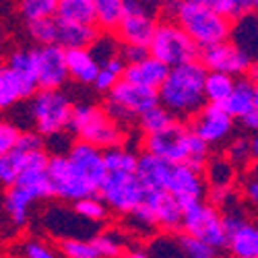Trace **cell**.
I'll use <instances>...</instances> for the list:
<instances>
[{
  "label": "cell",
  "mask_w": 258,
  "mask_h": 258,
  "mask_svg": "<svg viewBox=\"0 0 258 258\" xmlns=\"http://www.w3.org/2000/svg\"><path fill=\"white\" fill-rule=\"evenodd\" d=\"M89 242H91V244H93V248L97 250L99 258H118V256H124L126 235H124V233H120L118 229L95 233Z\"/></svg>",
  "instance_id": "30"
},
{
  "label": "cell",
  "mask_w": 258,
  "mask_h": 258,
  "mask_svg": "<svg viewBox=\"0 0 258 258\" xmlns=\"http://www.w3.org/2000/svg\"><path fill=\"white\" fill-rule=\"evenodd\" d=\"M176 242H178L184 258H217V250H213L211 246L203 244L201 240L190 238V235H186V233L178 235Z\"/></svg>",
  "instance_id": "39"
},
{
  "label": "cell",
  "mask_w": 258,
  "mask_h": 258,
  "mask_svg": "<svg viewBox=\"0 0 258 258\" xmlns=\"http://www.w3.org/2000/svg\"><path fill=\"white\" fill-rule=\"evenodd\" d=\"M48 151H35V153H27L25 155V163L23 169L15 182V186L27 190L35 201H44V199H52V186H50V178H48Z\"/></svg>",
  "instance_id": "16"
},
{
  "label": "cell",
  "mask_w": 258,
  "mask_h": 258,
  "mask_svg": "<svg viewBox=\"0 0 258 258\" xmlns=\"http://www.w3.org/2000/svg\"><path fill=\"white\" fill-rule=\"evenodd\" d=\"M73 101L62 91H37L29 103V116L35 133L44 139L56 137L69 128Z\"/></svg>",
  "instance_id": "6"
},
{
  "label": "cell",
  "mask_w": 258,
  "mask_h": 258,
  "mask_svg": "<svg viewBox=\"0 0 258 258\" xmlns=\"http://www.w3.org/2000/svg\"><path fill=\"white\" fill-rule=\"evenodd\" d=\"M242 195H244V199L254 209H258V180L256 178H250V176L244 178V182H242Z\"/></svg>",
  "instance_id": "51"
},
{
  "label": "cell",
  "mask_w": 258,
  "mask_h": 258,
  "mask_svg": "<svg viewBox=\"0 0 258 258\" xmlns=\"http://www.w3.org/2000/svg\"><path fill=\"white\" fill-rule=\"evenodd\" d=\"M37 93L33 62L29 52L17 50L7 58L5 75L0 79V110H11L19 101L31 99Z\"/></svg>",
  "instance_id": "5"
},
{
  "label": "cell",
  "mask_w": 258,
  "mask_h": 258,
  "mask_svg": "<svg viewBox=\"0 0 258 258\" xmlns=\"http://www.w3.org/2000/svg\"><path fill=\"white\" fill-rule=\"evenodd\" d=\"M209 7L219 17L231 21V23L235 19H242V17L258 11L256 0H209Z\"/></svg>",
  "instance_id": "33"
},
{
  "label": "cell",
  "mask_w": 258,
  "mask_h": 258,
  "mask_svg": "<svg viewBox=\"0 0 258 258\" xmlns=\"http://www.w3.org/2000/svg\"><path fill=\"white\" fill-rule=\"evenodd\" d=\"M149 258H184L178 242L169 240V238H159L153 240L151 246H149Z\"/></svg>",
  "instance_id": "43"
},
{
  "label": "cell",
  "mask_w": 258,
  "mask_h": 258,
  "mask_svg": "<svg viewBox=\"0 0 258 258\" xmlns=\"http://www.w3.org/2000/svg\"><path fill=\"white\" fill-rule=\"evenodd\" d=\"M19 135H21V128L15 122H9V120L0 118V157H5L7 153L13 151Z\"/></svg>",
  "instance_id": "44"
},
{
  "label": "cell",
  "mask_w": 258,
  "mask_h": 258,
  "mask_svg": "<svg viewBox=\"0 0 258 258\" xmlns=\"http://www.w3.org/2000/svg\"><path fill=\"white\" fill-rule=\"evenodd\" d=\"M124 13H122V0H95V27L110 33L116 31L120 25Z\"/></svg>",
  "instance_id": "29"
},
{
  "label": "cell",
  "mask_w": 258,
  "mask_h": 258,
  "mask_svg": "<svg viewBox=\"0 0 258 258\" xmlns=\"http://www.w3.org/2000/svg\"><path fill=\"white\" fill-rule=\"evenodd\" d=\"M199 54L201 50L197 44L184 33L176 21H157L151 44H149V56L163 62L167 69H174L199 60Z\"/></svg>",
  "instance_id": "4"
},
{
  "label": "cell",
  "mask_w": 258,
  "mask_h": 258,
  "mask_svg": "<svg viewBox=\"0 0 258 258\" xmlns=\"http://www.w3.org/2000/svg\"><path fill=\"white\" fill-rule=\"evenodd\" d=\"M73 211H75V215H79L83 221H87L91 225L103 223V221H107V217H110V209L105 207V203L97 195L73 203Z\"/></svg>",
  "instance_id": "32"
},
{
  "label": "cell",
  "mask_w": 258,
  "mask_h": 258,
  "mask_svg": "<svg viewBox=\"0 0 258 258\" xmlns=\"http://www.w3.org/2000/svg\"><path fill=\"white\" fill-rule=\"evenodd\" d=\"M246 79L250 81V83H258V60H252V64H250V69H248V73H246Z\"/></svg>",
  "instance_id": "54"
},
{
  "label": "cell",
  "mask_w": 258,
  "mask_h": 258,
  "mask_svg": "<svg viewBox=\"0 0 258 258\" xmlns=\"http://www.w3.org/2000/svg\"><path fill=\"white\" fill-rule=\"evenodd\" d=\"M67 131L75 141L87 143L99 151H107L112 147L124 143V131L114 120L107 118L103 107L95 103H77L73 105V114Z\"/></svg>",
  "instance_id": "3"
},
{
  "label": "cell",
  "mask_w": 258,
  "mask_h": 258,
  "mask_svg": "<svg viewBox=\"0 0 258 258\" xmlns=\"http://www.w3.org/2000/svg\"><path fill=\"white\" fill-rule=\"evenodd\" d=\"M60 248L67 258H99L97 250L89 240H62Z\"/></svg>",
  "instance_id": "42"
},
{
  "label": "cell",
  "mask_w": 258,
  "mask_h": 258,
  "mask_svg": "<svg viewBox=\"0 0 258 258\" xmlns=\"http://www.w3.org/2000/svg\"><path fill=\"white\" fill-rule=\"evenodd\" d=\"M186 235L195 240H201L203 244L211 246L213 250H223L227 248V235L221 225V213L207 201L190 207L182 215V227Z\"/></svg>",
  "instance_id": "9"
},
{
  "label": "cell",
  "mask_w": 258,
  "mask_h": 258,
  "mask_svg": "<svg viewBox=\"0 0 258 258\" xmlns=\"http://www.w3.org/2000/svg\"><path fill=\"white\" fill-rule=\"evenodd\" d=\"M37 203L27 190L19 188V186H11L7 188L5 192V199H3V205H5V211L9 215V219L13 221V225L17 227H23L29 219V209L31 205Z\"/></svg>",
  "instance_id": "26"
},
{
  "label": "cell",
  "mask_w": 258,
  "mask_h": 258,
  "mask_svg": "<svg viewBox=\"0 0 258 258\" xmlns=\"http://www.w3.org/2000/svg\"><path fill=\"white\" fill-rule=\"evenodd\" d=\"M219 107L233 122L244 120L248 114L254 112V83H250L246 77L235 79L231 93L219 103Z\"/></svg>",
  "instance_id": "21"
},
{
  "label": "cell",
  "mask_w": 258,
  "mask_h": 258,
  "mask_svg": "<svg viewBox=\"0 0 258 258\" xmlns=\"http://www.w3.org/2000/svg\"><path fill=\"white\" fill-rule=\"evenodd\" d=\"M3 75H5V67H0V79H3Z\"/></svg>",
  "instance_id": "57"
},
{
  "label": "cell",
  "mask_w": 258,
  "mask_h": 258,
  "mask_svg": "<svg viewBox=\"0 0 258 258\" xmlns=\"http://www.w3.org/2000/svg\"><path fill=\"white\" fill-rule=\"evenodd\" d=\"M161 11V5L157 3H141V0H122V13L135 15V17H153L157 19V13Z\"/></svg>",
  "instance_id": "46"
},
{
  "label": "cell",
  "mask_w": 258,
  "mask_h": 258,
  "mask_svg": "<svg viewBox=\"0 0 258 258\" xmlns=\"http://www.w3.org/2000/svg\"><path fill=\"white\" fill-rule=\"evenodd\" d=\"M126 219H128V223H131L135 229H139V231H151L155 227L153 215H151V211H149V207L145 203L141 207H137L131 215H126Z\"/></svg>",
  "instance_id": "47"
},
{
  "label": "cell",
  "mask_w": 258,
  "mask_h": 258,
  "mask_svg": "<svg viewBox=\"0 0 258 258\" xmlns=\"http://www.w3.org/2000/svg\"><path fill=\"white\" fill-rule=\"evenodd\" d=\"M48 178L52 186V195L60 201L77 203L81 199L97 195V188L71 163L67 155H50Z\"/></svg>",
  "instance_id": "8"
},
{
  "label": "cell",
  "mask_w": 258,
  "mask_h": 258,
  "mask_svg": "<svg viewBox=\"0 0 258 258\" xmlns=\"http://www.w3.org/2000/svg\"><path fill=\"white\" fill-rule=\"evenodd\" d=\"M161 190L167 192L182 211L203 203L207 197V184L203 174L190 169L184 163H167L161 178Z\"/></svg>",
  "instance_id": "10"
},
{
  "label": "cell",
  "mask_w": 258,
  "mask_h": 258,
  "mask_svg": "<svg viewBox=\"0 0 258 258\" xmlns=\"http://www.w3.org/2000/svg\"><path fill=\"white\" fill-rule=\"evenodd\" d=\"M58 21V19H56ZM99 37V29L95 25H73L58 21L56 46L67 50H89Z\"/></svg>",
  "instance_id": "22"
},
{
  "label": "cell",
  "mask_w": 258,
  "mask_h": 258,
  "mask_svg": "<svg viewBox=\"0 0 258 258\" xmlns=\"http://www.w3.org/2000/svg\"><path fill=\"white\" fill-rule=\"evenodd\" d=\"M225 159L235 169H246L252 163V159H250V141L246 137L233 139L225 149Z\"/></svg>",
  "instance_id": "38"
},
{
  "label": "cell",
  "mask_w": 258,
  "mask_h": 258,
  "mask_svg": "<svg viewBox=\"0 0 258 258\" xmlns=\"http://www.w3.org/2000/svg\"><path fill=\"white\" fill-rule=\"evenodd\" d=\"M219 213H221V225H223V231H225L227 238H229L233 231H238V229L248 221V217H246V213H244L240 201H235L233 205L225 207V209L219 211Z\"/></svg>",
  "instance_id": "40"
},
{
  "label": "cell",
  "mask_w": 258,
  "mask_h": 258,
  "mask_svg": "<svg viewBox=\"0 0 258 258\" xmlns=\"http://www.w3.org/2000/svg\"><path fill=\"white\" fill-rule=\"evenodd\" d=\"M118 81H120V77H116L114 73L105 71V69H99V73H97V77H95V81H93V87H95L99 93H110L112 87H114Z\"/></svg>",
  "instance_id": "50"
},
{
  "label": "cell",
  "mask_w": 258,
  "mask_h": 258,
  "mask_svg": "<svg viewBox=\"0 0 258 258\" xmlns=\"http://www.w3.org/2000/svg\"><path fill=\"white\" fill-rule=\"evenodd\" d=\"M120 58L124 60V64H139L149 56V48H141V46H120L118 50Z\"/></svg>",
  "instance_id": "49"
},
{
  "label": "cell",
  "mask_w": 258,
  "mask_h": 258,
  "mask_svg": "<svg viewBox=\"0 0 258 258\" xmlns=\"http://www.w3.org/2000/svg\"><path fill=\"white\" fill-rule=\"evenodd\" d=\"M233 120L221 110L219 105H213V103H207L203 110L195 116L190 118L188 122V131L199 137L209 149L215 147V145H221L225 143L231 133H233Z\"/></svg>",
  "instance_id": "14"
},
{
  "label": "cell",
  "mask_w": 258,
  "mask_h": 258,
  "mask_svg": "<svg viewBox=\"0 0 258 258\" xmlns=\"http://www.w3.org/2000/svg\"><path fill=\"white\" fill-rule=\"evenodd\" d=\"M23 163H25V155L19 153L17 149H13L5 157H0V186L5 188L15 186L21 169H23Z\"/></svg>",
  "instance_id": "36"
},
{
  "label": "cell",
  "mask_w": 258,
  "mask_h": 258,
  "mask_svg": "<svg viewBox=\"0 0 258 258\" xmlns=\"http://www.w3.org/2000/svg\"><path fill=\"white\" fill-rule=\"evenodd\" d=\"M118 50H120L118 39H114V37H110V35L97 37V41L89 48L91 56L95 58V62L99 64V67H103V64H105L107 60H112L114 56H118Z\"/></svg>",
  "instance_id": "41"
},
{
  "label": "cell",
  "mask_w": 258,
  "mask_h": 258,
  "mask_svg": "<svg viewBox=\"0 0 258 258\" xmlns=\"http://www.w3.org/2000/svg\"><path fill=\"white\" fill-rule=\"evenodd\" d=\"M23 256L25 258H56L52 248H48L46 244H41L37 240H27L23 244Z\"/></svg>",
  "instance_id": "48"
},
{
  "label": "cell",
  "mask_w": 258,
  "mask_h": 258,
  "mask_svg": "<svg viewBox=\"0 0 258 258\" xmlns=\"http://www.w3.org/2000/svg\"><path fill=\"white\" fill-rule=\"evenodd\" d=\"M188 137H190V131L186 128V124L176 120L169 128H165L163 133L145 137V141H143L145 153L159 157L167 163H186Z\"/></svg>",
  "instance_id": "13"
},
{
  "label": "cell",
  "mask_w": 258,
  "mask_h": 258,
  "mask_svg": "<svg viewBox=\"0 0 258 258\" xmlns=\"http://www.w3.org/2000/svg\"><path fill=\"white\" fill-rule=\"evenodd\" d=\"M149 211L153 215L155 227L163 229V231H178L182 227V215L184 211L180 209V205L171 199L167 192H145V201H143Z\"/></svg>",
  "instance_id": "18"
},
{
  "label": "cell",
  "mask_w": 258,
  "mask_h": 258,
  "mask_svg": "<svg viewBox=\"0 0 258 258\" xmlns=\"http://www.w3.org/2000/svg\"><path fill=\"white\" fill-rule=\"evenodd\" d=\"M99 69H105V71H110V73H114L116 77L122 79V73H124V69H126V64H124V60H122L120 54H118V56H114L112 60H107L103 67H99Z\"/></svg>",
  "instance_id": "52"
},
{
  "label": "cell",
  "mask_w": 258,
  "mask_h": 258,
  "mask_svg": "<svg viewBox=\"0 0 258 258\" xmlns=\"http://www.w3.org/2000/svg\"><path fill=\"white\" fill-rule=\"evenodd\" d=\"M107 101L120 105L122 110H126L135 120H139L145 112L153 110V107L159 105V95H157L155 89L141 87V85H135V83H128V81L120 79L112 87L110 95H107Z\"/></svg>",
  "instance_id": "15"
},
{
  "label": "cell",
  "mask_w": 258,
  "mask_h": 258,
  "mask_svg": "<svg viewBox=\"0 0 258 258\" xmlns=\"http://www.w3.org/2000/svg\"><path fill=\"white\" fill-rule=\"evenodd\" d=\"M37 91H60L69 81L67 58L58 46H41L29 50Z\"/></svg>",
  "instance_id": "11"
},
{
  "label": "cell",
  "mask_w": 258,
  "mask_h": 258,
  "mask_svg": "<svg viewBox=\"0 0 258 258\" xmlns=\"http://www.w3.org/2000/svg\"><path fill=\"white\" fill-rule=\"evenodd\" d=\"M137 122H139V131L145 133V137H151V135L163 133L165 128H169L176 122V118L171 116L167 110H163L161 105H157V107H153V110L145 112Z\"/></svg>",
  "instance_id": "34"
},
{
  "label": "cell",
  "mask_w": 258,
  "mask_h": 258,
  "mask_svg": "<svg viewBox=\"0 0 258 258\" xmlns=\"http://www.w3.org/2000/svg\"><path fill=\"white\" fill-rule=\"evenodd\" d=\"M31 39L37 44V48L41 46H56V35H58V21L56 17L52 19H41V21H33L27 25Z\"/></svg>",
  "instance_id": "37"
},
{
  "label": "cell",
  "mask_w": 258,
  "mask_h": 258,
  "mask_svg": "<svg viewBox=\"0 0 258 258\" xmlns=\"http://www.w3.org/2000/svg\"><path fill=\"white\" fill-rule=\"evenodd\" d=\"M199 56H201L199 62L205 67L207 73H221L231 79L246 77L252 64L250 54L238 44H231V41H223V44L201 50Z\"/></svg>",
  "instance_id": "12"
},
{
  "label": "cell",
  "mask_w": 258,
  "mask_h": 258,
  "mask_svg": "<svg viewBox=\"0 0 258 258\" xmlns=\"http://www.w3.org/2000/svg\"><path fill=\"white\" fill-rule=\"evenodd\" d=\"M254 110L258 112V83L254 85Z\"/></svg>",
  "instance_id": "56"
},
{
  "label": "cell",
  "mask_w": 258,
  "mask_h": 258,
  "mask_svg": "<svg viewBox=\"0 0 258 258\" xmlns=\"http://www.w3.org/2000/svg\"><path fill=\"white\" fill-rule=\"evenodd\" d=\"M169 69L165 67L163 62L147 56L143 62L139 64H128L122 73V79L128 81V83H135V85H141V87H149V89H159L165 77H167Z\"/></svg>",
  "instance_id": "20"
},
{
  "label": "cell",
  "mask_w": 258,
  "mask_h": 258,
  "mask_svg": "<svg viewBox=\"0 0 258 258\" xmlns=\"http://www.w3.org/2000/svg\"><path fill=\"white\" fill-rule=\"evenodd\" d=\"M233 83H235V79H231V77H227V75H221V73H207L205 83H203L205 101H207V103H213V105H219V103L231 93Z\"/></svg>",
  "instance_id": "31"
},
{
  "label": "cell",
  "mask_w": 258,
  "mask_h": 258,
  "mask_svg": "<svg viewBox=\"0 0 258 258\" xmlns=\"http://www.w3.org/2000/svg\"><path fill=\"white\" fill-rule=\"evenodd\" d=\"M174 17L176 23L195 41L199 50H207L211 46L229 41V35L233 31V23L215 13L209 7V0H184V3H178Z\"/></svg>",
  "instance_id": "2"
},
{
  "label": "cell",
  "mask_w": 258,
  "mask_h": 258,
  "mask_svg": "<svg viewBox=\"0 0 258 258\" xmlns=\"http://www.w3.org/2000/svg\"><path fill=\"white\" fill-rule=\"evenodd\" d=\"M157 25V19L153 17H135V15H124L120 25L116 27V35L122 46H141L149 48L151 37Z\"/></svg>",
  "instance_id": "19"
},
{
  "label": "cell",
  "mask_w": 258,
  "mask_h": 258,
  "mask_svg": "<svg viewBox=\"0 0 258 258\" xmlns=\"http://www.w3.org/2000/svg\"><path fill=\"white\" fill-rule=\"evenodd\" d=\"M124 258H149V254L145 250H128L124 254Z\"/></svg>",
  "instance_id": "55"
},
{
  "label": "cell",
  "mask_w": 258,
  "mask_h": 258,
  "mask_svg": "<svg viewBox=\"0 0 258 258\" xmlns=\"http://www.w3.org/2000/svg\"><path fill=\"white\" fill-rule=\"evenodd\" d=\"M137 155L139 153H135L133 149H128L126 145L107 149V151H103L105 171H116V174H135Z\"/></svg>",
  "instance_id": "28"
},
{
  "label": "cell",
  "mask_w": 258,
  "mask_h": 258,
  "mask_svg": "<svg viewBox=\"0 0 258 258\" xmlns=\"http://www.w3.org/2000/svg\"><path fill=\"white\" fill-rule=\"evenodd\" d=\"M227 250L233 258H258V221H246L227 238Z\"/></svg>",
  "instance_id": "24"
},
{
  "label": "cell",
  "mask_w": 258,
  "mask_h": 258,
  "mask_svg": "<svg viewBox=\"0 0 258 258\" xmlns=\"http://www.w3.org/2000/svg\"><path fill=\"white\" fill-rule=\"evenodd\" d=\"M67 157L71 159V163L81 171V174L87 178L95 188H99L101 180L105 178V165H103V151L99 149L87 145V143H81L75 141L69 149Z\"/></svg>",
  "instance_id": "17"
},
{
  "label": "cell",
  "mask_w": 258,
  "mask_h": 258,
  "mask_svg": "<svg viewBox=\"0 0 258 258\" xmlns=\"http://www.w3.org/2000/svg\"><path fill=\"white\" fill-rule=\"evenodd\" d=\"M205 77L207 71L199 60L169 69L163 85L157 89L159 105L163 110H167L178 122L195 118L207 105L203 95Z\"/></svg>",
  "instance_id": "1"
},
{
  "label": "cell",
  "mask_w": 258,
  "mask_h": 258,
  "mask_svg": "<svg viewBox=\"0 0 258 258\" xmlns=\"http://www.w3.org/2000/svg\"><path fill=\"white\" fill-rule=\"evenodd\" d=\"M248 141H250V159L252 163H258V133L252 135Z\"/></svg>",
  "instance_id": "53"
},
{
  "label": "cell",
  "mask_w": 258,
  "mask_h": 258,
  "mask_svg": "<svg viewBox=\"0 0 258 258\" xmlns=\"http://www.w3.org/2000/svg\"><path fill=\"white\" fill-rule=\"evenodd\" d=\"M97 197L105 203V207L120 213V215H131L137 207L145 201V188L141 180L135 174H116V171H107L105 178L101 180L97 188Z\"/></svg>",
  "instance_id": "7"
},
{
  "label": "cell",
  "mask_w": 258,
  "mask_h": 258,
  "mask_svg": "<svg viewBox=\"0 0 258 258\" xmlns=\"http://www.w3.org/2000/svg\"><path fill=\"white\" fill-rule=\"evenodd\" d=\"M44 147H46V139L41 135H37L35 131H25V133L21 131V135L17 139V145H15L17 151L23 153V155L35 153V151H44Z\"/></svg>",
  "instance_id": "45"
},
{
  "label": "cell",
  "mask_w": 258,
  "mask_h": 258,
  "mask_svg": "<svg viewBox=\"0 0 258 258\" xmlns=\"http://www.w3.org/2000/svg\"><path fill=\"white\" fill-rule=\"evenodd\" d=\"M56 19L73 25H95V0H58Z\"/></svg>",
  "instance_id": "25"
},
{
  "label": "cell",
  "mask_w": 258,
  "mask_h": 258,
  "mask_svg": "<svg viewBox=\"0 0 258 258\" xmlns=\"http://www.w3.org/2000/svg\"><path fill=\"white\" fill-rule=\"evenodd\" d=\"M64 58H67L69 79H75L81 85H93L99 73V64L95 62L89 50H67Z\"/></svg>",
  "instance_id": "23"
},
{
  "label": "cell",
  "mask_w": 258,
  "mask_h": 258,
  "mask_svg": "<svg viewBox=\"0 0 258 258\" xmlns=\"http://www.w3.org/2000/svg\"><path fill=\"white\" fill-rule=\"evenodd\" d=\"M56 9H58V0H23L19 5V13L27 23L56 17Z\"/></svg>",
  "instance_id": "35"
},
{
  "label": "cell",
  "mask_w": 258,
  "mask_h": 258,
  "mask_svg": "<svg viewBox=\"0 0 258 258\" xmlns=\"http://www.w3.org/2000/svg\"><path fill=\"white\" fill-rule=\"evenodd\" d=\"M205 184L207 188H231L233 180H235V169L225 157H217V159H209V163L205 165Z\"/></svg>",
  "instance_id": "27"
}]
</instances>
